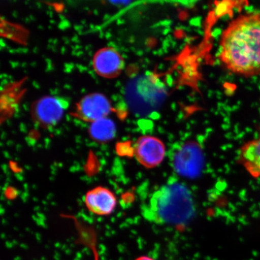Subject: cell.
<instances>
[{
	"label": "cell",
	"mask_w": 260,
	"mask_h": 260,
	"mask_svg": "<svg viewBox=\"0 0 260 260\" xmlns=\"http://www.w3.org/2000/svg\"><path fill=\"white\" fill-rule=\"evenodd\" d=\"M116 125L112 120L105 118L92 122L89 133L91 137L96 141L107 142L116 135Z\"/></svg>",
	"instance_id": "obj_10"
},
{
	"label": "cell",
	"mask_w": 260,
	"mask_h": 260,
	"mask_svg": "<svg viewBox=\"0 0 260 260\" xmlns=\"http://www.w3.org/2000/svg\"><path fill=\"white\" fill-rule=\"evenodd\" d=\"M70 106L66 98L46 96L35 102L31 107V114L35 121L44 127L57 124L62 119Z\"/></svg>",
	"instance_id": "obj_4"
},
{
	"label": "cell",
	"mask_w": 260,
	"mask_h": 260,
	"mask_svg": "<svg viewBox=\"0 0 260 260\" xmlns=\"http://www.w3.org/2000/svg\"><path fill=\"white\" fill-rule=\"evenodd\" d=\"M76 115L83 121L93 122L107 118L112 111L107 98L100 93H90L83 98L76 107Z\"/></svg>",
	"instance_id": "obj_6"
},
{
	"label": "cell",
	"mask_w": 260,
	"mask_h": 260,
	"mask_svg": "<svg viewBox=\"0 0 260 260\" xmlns=\"http://www.w3.org/2000/svg\"><path fill=\"white\" fill-rule=\"evenodd\" d=\"M204 165L202 148L197 142L184 143L175 152L172 165L175 172L182 177L196 178L201 174Z\"/></svg>",
	"instance_id": "obj_3"
},
{
	"label": "cell",
	"mask_w": 260,
	"mask_h": 260,
	"mask_svg": "<svg viewBox=\"0 0 260 260\" xmlns=\"http://www.w3.org/2000/svg\"><path fill=\"white\" fill-rule=\"evenodd\" d=\"M219 57L234 74H260V13L240 15L231 22L221 38Z\"/></svg>",
	"instance_id": "obj_1"
},
{
	"label": "cell",
	"mask_w": 260,
	"mask_h": 260,
	"mask_svg": "<svg viewBox=\"0 0 260 260\" xmlns=\"http://www.w3.org/2000/svg\"><path fill=\"white\" fill-rule=\"evenodd\" d=\"M165 146L160 139L151 136H143L136 141L134 154L142 166L148 169L157 167L165 158Z\"/></svg>",
	"instance_id": "obj_5"
},
{
	"label": "cell",
	"mask_w": 260,
	"mask_h": 260,
	"mask_svg": "<svg viewBox=\"0 0 260 260\" xmlns=\"http://www.w3.org/2000/svg\"><path fill=\"white\" fill-rule=\"evenodd\" d=\"M194 213L191 191L184 184L174 179L155 191L143 208L146 219L162 225H185L193 218Z\"/></svg>",
	"instance_id": "obj_2"
},
{
	"label": "cell",
	"mask_w": 260,
	"mask_h": 260,
	"mask_svg": "<svg viewBox=\"0 0 260 260\" xmlns=\"http://www.w3.org/2000/svg\"><path fill=\"white\" fill-rule=\"evenodd\" d=\"M93 67L96 73L106 79L119 76L125 67V61L115 49L106 47L96 52L93 58Z\"/></svg>",
	"instance_id": "obj_7"
},
{
	"label": "cell",
	"mask_w": 260,
	"mask_h": 260,
	"mask_svg": "<svg viewBox=\"0 0 260 260\" xmlns=\"http://www.w3.org/2000/svg\"><path fill=\"white\" fill-rule=\"evenodd\" d=\"M84 201L87 209L99 216L112 214L117 203L115 195L111 190L103 187H97L89 191Z\"/></svg>",
	"instance_id": "obj_8"
},
{
	"label": "cell",
	"mask_w": 260,
	"mask_h": 260,
	"mask_svg": "<svg viewBox=\"0 0 260 260\" xmlns=\"http://www.w3.org/2000/svg\"><path fill=\"white\" fill-rule=\"evenodd\" d=\"M135 260H154L150 257H148L147 256H139L138 258H136Z\"/></svg>",
	"instance_id": "obj_11"
},
{
	"label": "cell",
	"mask_w": 260,
	"mask_h": 260,
	"mask_svg": "<svg viewBox=\"0 0 260 260\" xmlns=\"http://www.w3.org/2000/svg\"><path fill=\"white\" fill-rule=\"evenodd\" d=\"M239 159L251 176L260 177V137L242 146Z\"/></svg>",
	"instance_id": "obj_9"
}]
</instances>
